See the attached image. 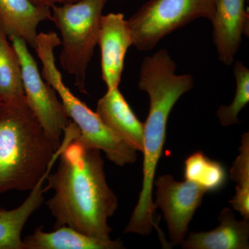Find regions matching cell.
<instances>
[{
	"mask_svg": "<svg viewBox=\"0 0 249 249\" xmlns=\"http://www.w3.org/2000/svg\"><path fill=\"white\" fill-rule=\"evenodd\" d=\"M217 0H149L127 19L133 45L151 50L165 36L198 18L212 21Z\"/></svg>",
	"mask_w": 249,
	"mask_h": 249,
	"instance_id": "obj_6",
	"label": "cell"
},
{
	"mask_svg": "<svg viewBox=\"0 0 249 249\" xmlns=\"http://www.w3.org/2000/svg\"><path fill=\"white\" fill-rule=\"evenodd\" d=\"M96 114L118 138L137 150L143 149V124L137 119L119 88L107 89L98 101Z\"/></svg>",
	"mask_w": 249,
	"mask_h": 249,
	"instance_id": "obj_11",
	"label": "cell"
},
{
	"mask_svg": "<svg viewBox=\"0 0 249 249\" xmlns=\"http://www.w3.org/2000/svg\"><path fill=\"white\" fill-rule=\"evenodd\" d=\"M78 134L76 124L70 123L56 150L25 95L0 101V194L32 190Z\"/></svg>",
	"mask_w": 249,
	"mask_h": 249,
	"instance_id": "obj_3",
	"label": "cell"
},
{
	"mask_svg": "<svg viewBox=\"0 0 249 249\" xmlns=\"http://www.w3.org/2000/svg\"><path fill=\"white\" fill-rule=\"evenodd\" d=\"M155 184L157 191L154 203L164 214L170 246L181 245L189 223L207 191L193 181H178L169 175L160 176Z\"/></svg>",
	"mask_w": 249,
	"mask_h": 249,
	"instance_id": "obj_8",
	"label": "cell"
},
{
	"mask_svg": "<svg viewBox=\"0 0 249 249\" xmlns=\"http://www.w3.org/2000/svg\"><path fill=\"white\" fill-rule=\"evenodd\" d=\"M8 35L0 22V101H5L24 96L20 61L14 46L9 44Z\"/></svg>",
	"mask_w": 249,
	"mask_h": 249,
	"instance_id": "obj_16",
	"label": "cell"
},
{
	"mask_svg": "<svg viewBox=\"0 0 249 249\" xmlns=\"http://www.w3.org/2000/svg\"><path fill=\"white\" fill-rule=\"evenodd\" d=\"M24 249H121L124 245L120 240L104 241L85 235L69 227L45 232L42 227L23 240Z\"/></svg>",
	"mask_w": 249,
	"mask_h": 249,
	"instance_id": "obj_15",
	"label": "cell"
},
{
	"mask_svg": "<svg viewBox=\"0 0 249 249\" xmlns=\"http://www.w3.org/2000/svg\"><path fill=\"white\" fill-rule=\"evenodd\" d=\"M240 154L231 169V178L236 183L235 196L229 201L244 219H249V134H243Z\"/></svg>",
	"mask_w": 249,
	"mask_h": 249,
	"instance_id": "obj_18",
	"label": "cell"
},
{
	"mask_svg": "<svg viewBox=\"0 0 249 249\" xmlns=\"http://www.w3.org/2000/svg\"><path fill=\"white\" fill-rule=\"evenodd\" d=\"M52 19V10L31 0H0V22L8 37L17 36L36 49L37 27Z\"/></svg>",
	"mask_w": 249,
	"mask_h": 249,
	"instance_id": "obj_13",
	"label": "cell"
},
{
	"mask_svg": "<svg viewBox=\"0 0 249 249\" xmlns=\"http://www.w3.org/2000/svg\"><path fill=\"white\" fill-rule=\"evenodd\" d=\"M50 173L42 177L20 206L12 210L0 207V249H24L23 229L29 217L43 204L44 194L49 191L43 184Z\"/></svg>",
	"mask_w": 249,
	"mask_h": 249,
	"instance_id": "obj_14",
	"label": "cell"
},
{
	"mask_svg": "<svg viewBox=\"0 0 249 249\" xmlns=\"http://www.w3.org/2000/svg\"><path fill=\"white\" fill-rule=\"evenodd\" d=\"M98 45L101 48L102 79L107 89L119 88L125 54L133 45L127 20L121 13L102 16Z\"/></svg>",
	"mask_w": 249,
	"mask_h": 249,
	"instance_id": "obj_9",
	"label": "cell"
},
{
	"mask_svg": "<svg viewBox=\"0 0 249 249\" xmlns=\"http://www.w3.org/2000/svg\"><path fill=\"white\" fill-rule=\"evenodd\" d=\"M236 80L235 97L230 106L219 107L217 116L224 127L239 124V113L249 102V70L242 62L237 61L234 66Z\"/></svg>",
	"mask_w": 249,
	"mask_h": 249,
	"instance_id": "obj_19",
	"label": "cell"
},
{
	"mask_svg": "<svg viewBox=\"0 0 249 249\" xmlns=\"http://www.w3.org/2000/svg\"><path fill=\"white\" fill-rule=\"evenodd\" d=\"M56 171L47 177L54 191L47 201L55 219L54 229L69 227L101 240H111L108 219L115 213L118 199L108 186L101 151L84 146L76 139L60 154Z\"/></svg>",
	"mask_w": 249,
	"mask_h": 249,
	"instance_id": "obj_1",
	"label": "cell"
},
{
	"mask_svg": "<svg viewBox=\"0 0 249 249\" xmlns=\"http://www.w3.org/2000/svg\"><path fill=\"white\" fill-rule=\"evenodd\" d=\"M184 178L207 192H214L225 185L227 173L222 163L210 160L202 152H196L185 161Z\"/></svg>",
	"mask_w": 249,
	"mask_h": 249,
	"instance_id": "obj_17",
	"label": "cell"
},
{
	"mask_svg": "<svg viewBox=\"0 0 249 249\" xmlns=\"http://www.w3.org/2000/svg\"><path fill=\"white\" fill-rule=\"evenodd\" d=\"M61 45L56 33L37 34L35 50L42 63V78L55 90L67 115L78 126L76 139L84 146L97 149L106 154L109 160L119 166L132 164L137 160L134 150L114 135L105 125L99 116L71 93L62 81V74L55 66L53 49Z\"/></svg>",
	"mask_w": 249,
	"mask_h": 249,
	"instance_id": "obj_4",
	"label": "cell"
},
{
	"mask_svg": "<svg viewBox=\"0 0 249 249\" xmlns=\"http://www.w3.org/2000/svg\"><path fill=\"white\" fill-rule=\"evenodd\" d=\"M245 0H217L213 18V40L218 58L231 65L242 43V36L249 35V16Z\"/></svg>",
	"mask_w": 249,
	"mask_h": 249,
	"instance_id": "obj_10",
	"label": "cell"
},
{
	"mask_svg": "<svg viewBox=\"0 0 249 249\" xmlns=\"http://www.w3.org/2000/svg\"></svg>",
	"mask_w": 249,
	"mask_h": 249,
	"instance_id": "obj_22",
	"label": "cell"
},
{
	"mask_svg": "<svg viewBox=\"0 0 249 249\" xmlns=\"http://www.w3.org/2000/svg\"><path fill=\"white\" fill-rule=\"evenodd\" d=\"M108 0H80L72 4L53 5L52 19L61 34L60 65L74 77L78 89L87 93V69L98 45L101 17Z\"/></svg>",
	"mask_w": 249,
	"mask_h": 249,
	"instance_id": "obj_5",
	"label": "cell"
},
{
	"mask_svg": "<svg viewBox=\"0 0 249 249\" xmlns=\"http://www.w3.org/2000/svg\"><path fill=\"white\" fill-rule=\"evenodd\" d=\"M177 65L165 49L144 59L140 69L139 88L148 93L150 111L143 124V166L142 189L124 233L148 235L155 229L160 240L164 235L156 222L157 209L152 200L156 169L163 152L167 122L180 97L193 87L191 74H176Z\"/></svg>",
	"mask_w": 249,
	"mask_h": 249,
	"instance_id": "obj_2",
	"label": "cell"
},
{
	"mask_svg": "<svg viewBox=\"0 0 249 249\" xmlns=\"http://www.w3.org/2000/svg\"><path fill=\"white\" fill-rule=\"evenodd\" d=\"M219 227L208 232H191L181 244L186 249H249V219L237 220L231 209L218 217Z\"/></svg>",
	"mask_w": 249,
	"mask_h": 249,
	"instance_id": "obj_12",
	"label": "cell"
},
{
	"mask_svg": "<svg viewBox=\"0 0 249 249\" xmlns=\"http://www.w3.org/2000/svg\"><path fill=\"white\" fill-rule=\"evenodd\" d=\"M9 38L20 61L23 85L28 104L57 150L61 143L64 130L71 120L61 100L57 96L55 90L41 76L25 41L17 36H11Z\"/></svg>",
	"mask_w": 249,
	"mask_h": 249,
	"instance_id": "obj_7",
	"label": "cell"
},
{
	"mask_svg": "<svg viewBox=\"0 0 249 249\" xmlns=\"http://www.w3.org/2000/svg\"><path fill=\"white\" fill-rule=\"evenodd\" d=\"M120 1H122V0H120Z\"/></svg>",
	"mask_w": 249,
	"mask_h": 249,
	"instance_id": "obj_21",
	"label": "cell"
},
{
	"mask_svg": "<svg viewBox=\"0 0 249 249\" xmlns=\"http://www.w3.org/2000/svg\"><path fill=\"white\" fill-rule=\"evenodd\" d=\"M33 3L40 6H47V7H52L53 5L57 4H72V3L77 2L80 0H31Z\"/></svg>",
	"mask_w": 249,
	"mask_h": 249,
	"instance_id": "obj_20",
	"label": "cell"
}]
</instances>
